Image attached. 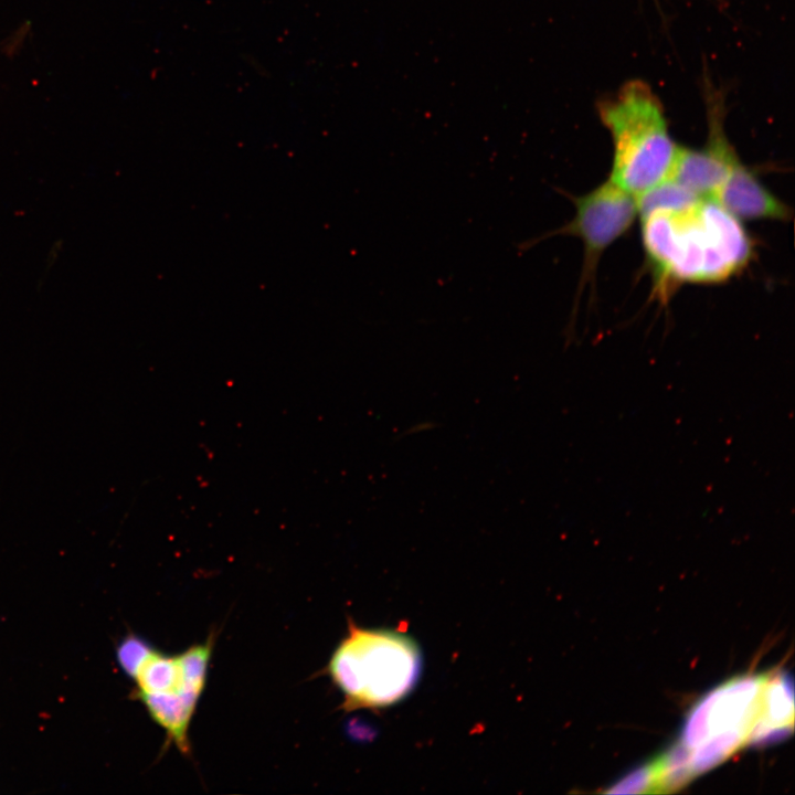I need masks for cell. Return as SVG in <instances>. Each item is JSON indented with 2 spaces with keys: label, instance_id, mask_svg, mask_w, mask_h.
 Segmentation results:
<instances>
[{
  "label": "cell",
  "instance_id": "2",
  "mask_svg": "<svg viewBox=\"0 0 795 795\" xmlns=\"http://www.w3.org/2000/svg\"><path fill=\"white\" fill-rule=\"evenodd\" d=\"M598 115L613 141L610 181L637 198L670 178L680 147L648 84L625 83L600 103Z\"/></svg>",
  "mask_w": 795,
  "mask_h": 795
},
{
  "label": "cell",
  "instance_id": "1",
  "mask_svg": "<svg viewBox=\"0 0 795 795\" xmlns=\"http://www.w3.org/2000/svg\"><path fill=\"white\" fill-rule=\"evenodd\" d=\"M642 240L661 298L680 284L720 283L741 272L753 243L740 219L712 198L640 215Z\"/></svg>",
  "mask_w": 795,
  "mask_h": 795
},
{
  "label": "cell",
  "instance_id": "5",
  "mask_svg": "<svg viewBox=\"0 0 795 795\" xmlns=\"http://www.w3.org/2000/svg\"><path fill=\"white\" fill-rule=\"evenodd\" d=\"M213 645L214 635H210L173 656L151 648L131 677L137 698L165 730L168 743L183 754L190 752L189 727L205 686Z\"/></svg>",
  "mask_w": 795,
  "mask_h": 795
},
{
  "label": "cell",
  "instance_id": "9",
  "mask_svg": "<svg viewBox=\"0 0 795 795\" xmlns=\"http://www.w3.org/2000/svg\"><path fill=\"white\" fill-rule=\"evenodd\" d=\"M793 680L786 671L767 674L760 709L748 744L767 745L784 740L793 731Z\"/></svg>",
  "mask_w": 795,
  "mask_h": 795
},
{
  "label": "cell",
  "instance_id": "8",
  "mask_svg": "<svg viewBox=\"0 0 795 795\" xmlns=\"http://www.w3.org/2000/svg\"><path fill=\"white\" fill-rule=\"evenodd\" d=\"M717 200L738 219H771L787 221L792 211L771 193L760 179L739 162L718 191Z\"/></svg>",
  "mask_w": 795,
  "mask_h": 795
},
{
  "label": "cell",
  "instance_id": "11",
  "mask_svg": "<svg viewBox=\"0 0 795 795\" xmlns=\"http://www.w3.org/2000/svg\"><path fill=\"white\" fill-rule=\"evenodd\" d=\"M152 647L137 635L126 636L116 648L118 665L130 678Z\"/></svg>",
  "mask_w": 795,
  "mask_h": 795
},
{
  "label": "cell",
  "instance_id": "6",
  "mask_svg": "<svg viewBox=\"0 0 795 795\" xmlns=\"http://www.w3.org/2000/svg\"><path fill=\"white\" fill-rule=\"evenodd\" d=\"M568 197L575 208L574 216L558 229L518 243L517 250L529 251L540 242L558 235L580 239L584 256L580 294L586 283L592 280L603 252L632 226L638 209L636 198L610 180L583 195Z\"/></svg>",
  "mask_w": 795,
  "mask_h": 795
},
{
  "label": "cell",
  "instance_id": "7",
  "mask_svg": "<svg viewBox=\"0 0 795 795\" xmlns=\"http://www.w3.org/2000/svg\"><path fill=\"white\" fill-rule=\"evenodd\" d=\"M709 112V135L703 148H679L670 179L701 198H714L740 161L728 141L718 105Z\"/></svg>",
  "mask_w": 795,
  "mask_h": 795
},
{
  "label": "cell",
  "instance_id": "10",
  "mask_svg": "<svg viewBox=\"0 0 795 795\" xmlns=\"http://www.w3.org/2000/svg\"><path fill=\"white\" fill-rule=\"evenodd\" d=\"M610 794L657 793V773L654 762L632 771L606 791Z\"/></svg>",
  "mask_w": 795,
  "mask_h": 795
},
{
  "label": "cell",
  "instance_id": "3",
  "mask_svg": "<svg viewBox=\"0 0 795 795\" xmlns=\"http://www.w3.org/2000/svg\"><path fill=\"white\" fill-rule=\"evenodd\" d=\"M421 655L414 640L388 629L354 624L332 654L328 672L346 709L378 708L404 698L415 686Z\"/></svg>",
  "mask_w": 795,
  "mask_h": 795
},
{
  "label": "cell",
  "instance_id": "4",
  "mask_svg": "<svg viewBox=\"0 0 795 795\" xmlns=\"http://www.w3.org/2000/svg\"><path fill=\"white\" fill-rule=\"evenodd\" d=\"M767 674L733 678L708 692L690 711L678 744L695 776L748 744Z\"/></svg>",
  "mask_w": 795,
  "mask_h": 795
}]
</instances>
